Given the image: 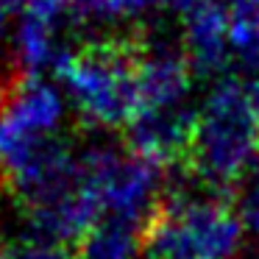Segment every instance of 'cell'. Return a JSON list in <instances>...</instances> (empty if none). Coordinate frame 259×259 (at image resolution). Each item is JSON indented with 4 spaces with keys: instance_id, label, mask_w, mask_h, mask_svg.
<instances>
[{
    "instance_id": "obj_7",
    "label": "cell",
    "mask_w": 259,
    "mask_h": 259,
    "mask_svg": "<svg viewBox=\"0 0 259 259\" xmlns=\"http://www.w3.org/2000/svg\"><path fill=\"white\" fill-rule=\"evenodd\" d=\"M195 112L198 106L140 112L125 125L128 128V151H134L137 156L148 159L159 167L187 159L192 131H195Z\"/></svg>"
},
{
    "instance_id": "obj_1",
    "label": "cell",
    "mask_w": 259,
    "mask_h": 259,
    "mask_svg": "<svg viewBox=\"0 0 259 259\" xmlns=\"http://www.w3.org/2000/svg\"><path fill=\"white\" fill-rule=\"evenodd\" d=\"M259 162V117L248 84L220 75L195 112L187 164L209 192L240 187Z\"/></svg>"
},
{
    "instance_id": "obj_9",
    "label": "cell",
    "mask_w": 259,
    "mask_h": 259,
    "mask_svg": "<svg viewBox=\"0 0 259 259\" xmlns=\"http://www.w3.org/2000/svg\"><path fill=\"white\" fill-rule=\"evenodd\" d=\"M229 14L231 56L240 67L259 75V0H223Z\"/></svg>"
},
{
    "instance_id": "obj_6",
    "label": "cell",
    "mask_w": 259,
    "mask_h": 259,
    "mask_svg": "<svg viewBox=\"0 0 259 259\" xmlns=\"http://www.w3.org/2000/svg\"><path fill=\"white\" fill-rule=\"evenodd\" d=\"M192 64L184 48L170 39H156L137 51V87L140 112L192 106ZM137 112V114H140Z\"/></svg>"
},
{
    "instance_id": "obj_4",
    "label": "cell",
    "mask_w": 259,
    "mask_h": 259,
    "mask_svg": "<svg viewBox=\"0 0 259 259\" xmlns=\"http://www.w3.org/2000/svg\"><path fill=\"white\" fill-rule=\"evenodd\" d=\"M67 117L62 87L42 75H23L0 98V173L12 187L39 167L59 145Z\"/></svg>"
},
{
    "instance_id": "obj_15",
    "label": "cell",
    "mask_w": 259,
    "mask_h": 259,
    "mask_svg": "<svg viewBox=\"0 0 259 259\" xmlns=\"http://www.w3.org/2000/svg\"><path fill=\"white\" fill-rule=\"evenodd\" d=\"M14 9L17 6H12L9 0H0V42H3V36H6V31H9V20H12Z\"/></svg>"
},
{
    "instance_id": "obj_13",
    "label": "cell",
    "mask_w": 259,
    "mask_h": 259,
    "mask_svg": "<svg viewBox=\"0 0 259 259\" xmlns=\"http://www.w3.org/2000/svg\"><path fill=\"white\" fill-rule=\"evenodd\" d=\"M75 6V0H23V17H31L42 25L59 28L62 17Z\"/></svg>"
},
{
    "instance_id": "obj_5",
    "label": "cell",
    "mask_w": 259,
    "mask_h": 259,
    "mask_svg": "<svg viewBox=\"0 0 259 259\" xmlns=\"http://www.w3.org/2000/svg\"><path fill=\"white\" fill-rule=\"evenodd\" d=\"M84 179L103 220L148 226L162 198V167L134 151L114 145H90L81 151Z\"/></svg>"
},
{
    "instance_id": "obj_14",
    "label": "cell",
    "mask_w": 259,
    "mask_h": 259,
    "mask_svg": "<svg viewBox=\"0 0 259 259\" xmlns=\"http://www.w3.org/2000/svg\"><path fill=\"white\" fill-rule=\"evenodd\" d=\"M12 259H67V251L62 245H51V242L31 240L28 245H23Z\"/></svg>"
},
{
    "instance_id": "obj_17",
    "label": "cell",
    "mask_w": 259,
    "mask_h": 259,
    "mask_svg": "<svg viewBox=\"0 0 259 259\" xmlns=\"http://www.w3.org/2000/svg\"><path fill=\"white\" fill-rule=\"evenodd\" d=\"M0 259H12V253H3V251H0Z\"/></svg>"
},
{
    "instance_id": "obj_8",
    "label": "cell",
    "mask_w": 259,
    "mask_h": 259,
    "mask_svg": "<svg viewBox=\"0 0 259 259\" xmlns=\"http://www.w3.org/2000/svg\"><path fill=\"white\" fill-rule=\"evenodd\" d=\"M181 48L192 70L203 75H218L234 62L229 36V14L223 0H201L184 12Z\"/></svg>"
},
{
    "instance_id": "obj_12",
    "label": "cell",
    "mask_w": 259,
    "mask_h": 259,
    "mask_svg": "<svg viewBox=\"0 0 259 259\" xmlns=\"http://www.w3.org/2000/svg\"><path fill=\"white\" fill-rule=\"evenodd\" d=\"M237 212H240L245 231H251L253 237H259V162L253 164V170L242 179L240 192H237Z\"/></svg>"
},
{
    "instance_id": "obj_10",
    "label": "cell",
    "mask_w": 259,
    "mask_h": 259,
    "mask_svg": "<svg viewBox=\"0 0 259 259\" xmlns=\"http://www.w3.org/2000/svg\"><path fill=\"white\" fill-rule=\"evenodd\" d=\"M62 51L64 48L59 45L56 28L42 25L31 17H20L17 31H14V56L23 64L25 75H36L39 70L53 67Z\"/></svg>"
},
{
    "instance_id": "obj_16",
    "label": "cell",
    "mask_w": 259,
    "mask_h": 259,
    "mask_svg": "<svg viewBox=\"0 0 259 259\" xmlns=\"http://www.w3.org/2000/svg\"><path fill=\"white\" fill-rule=\"evenodd\" d=\"M173 3H176V6L181 9V12H187V9H190V6H195V3H201V0H173Z\"/></svg>"
},
{
    "instance_id": "obj_18",
    "label": "cell",
    "mask_w": 259,
    "mask_h": 259,
    "mask_svg": "<svg viewBox=\"0 0 259 259\" xmlns=\"http://www.w3.org/2000/svg\"><path fill=\"white\" fill-rule=\"evenodd\" d=\"M9 3H12V6H20V3H23V0H9Z\"/></svg>"
},
{
    "instance_id": "obj_3",
    "label": "cell",
    "mask_w": 259,
    "mask_h": 259,
    "mask_svg": "<svg viewBox=\"0 0 259 259\" xmlns=\"http://www.w3.org/2000/svg\"><path fill=\"white\" fill-rule=\"evenodd\" d=\"M53 73L70 106L98 128L128 125L140 112L134 48L95 42L81 51H62Z\"/></svg>"
},
{
    "instance_id": "obj_19",
    "label": "cell",
    "mask_w": 259,
    "mask_h": 259,
    "mask_svg": "<svg viewBox=\"0 0 259 259\" xmlns=\"http://www.w3.org/2000/svg\"><path fill=\"white\" fill-rule=\"evenodd\" d=\"M248 259H259V253H256V256H248Z\"/></svg>"
},
{
    "instance_id": "obj_2",
    "label": "cell",
    "mask_w": 259,
    "mask_h": 259,
    "mask_svg": "<svg viewBox=\"0 0 259 259\" xmlns=\"http://www.w3.org/2000/svg\"><path fill=\"white\" fill-rule=\"evenodd\" d=\"M245 223L220 192L184 190L159 203L142 231L145 259H240Z\"/></svg>"
},
{
    "instance_id": "obj_11",
    "label": "cell",
    "mask_w": 259,
    "mask_h": 259,
    "mask_svg": "<svg viewBox=\"0 0 259 259\" xmlns=\"http://www.w3.org/2000/svg\"><path fill=\"white\" fill-rule=\"evenodd\" d=\"M167 0H75V14L90 23H131L148 20L164 9Z\"/></svg>"
}]
</instances>
